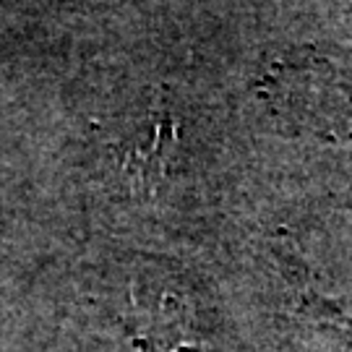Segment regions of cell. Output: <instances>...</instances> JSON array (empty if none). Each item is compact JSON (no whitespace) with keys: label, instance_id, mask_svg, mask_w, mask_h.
<instances>
[{"label":"cell","instance_id":"cell-1","mask_svg":"<svg viewBox=\"0 0 352 352\" xmlns=\"http://www.w3.org/2000/svg\"><path fill=\"white\" fill-rule=\"evenodd\" d=\"M175 141V123L167 120V118H160L154 123V131H151L149 139L144 141V144H133L131 154L123 160V167H126V173L133 177V183L139 188L151 190L157 186V180L162 177L164 164L170 160V149H173Z\"/></svg>","mask_w":352,"mask_h":352}]
</instances>
